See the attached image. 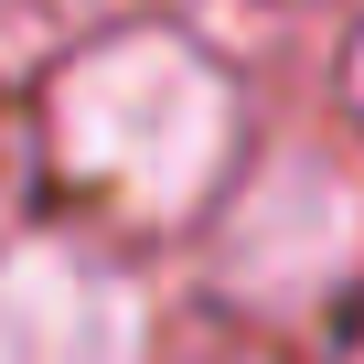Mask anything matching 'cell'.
Returning a JSON list of instances; mask_svg holds the SVG:
<instances>
[{
    "instance_id": "obj_1",
    "label": "cell",
    "mask_w": 364,
    "mask_h": 364,
    "mask_svg": "<svg viewBox=\"0 0 364 364\" xmlns=\"http://www.w3.org/2000/svg\"><path fill=\"white\" fill-rule=\"evenodd\" d=\"M225 139H236L225 75L171 33H118V43L75 54L65 86H54L65 171L118 193L129 215H193L225 171Z\"/></svg>"
},
{
    "instance_id": "obj_2",
    "label": "cell",
    "mask_w": 364,
    "mask_h": 364,
    "mask_svg": "<svg viewBox=\"0 0 364 364\" xmlns=\"http://www.w3.org/2000/svg\"><path fill=\"white\" fill-rule=\"evenodd\" d=\"M215 268L257 311H311L321 289H343L364 268V171L332 161L321 139H289L247 193H236Z\"/></svg>"
},
{
    "instance_id": "obj_3",
    "label": "cell",
    "mask_w": 364,
    "mask_h": 364,
    "mask_svg": "<svg viewBox=\"0 0 364 364\" xmlns=\"http://www.w3.org/2000/svg\"><path fill=\"white\" fill-rule=\"evenodd\" d=\"M150 311L86 247H11L0 257V364H139Z\"/></svg>"
},
{
    "instance_id": "obj_4",
    "label": "cell",
    "mask_w": 364,
    "mask_h": 364,
    "mask_svg": "<svg viewBox=\"0 0 364 364\" xmlns=\"http://www.w3.org/2000/svg\"><path fill=\"white\" fill-rule=\"evenodd\" d=\"M353 86H364V54H353Z\"/></svg>"
}]
</instances>
